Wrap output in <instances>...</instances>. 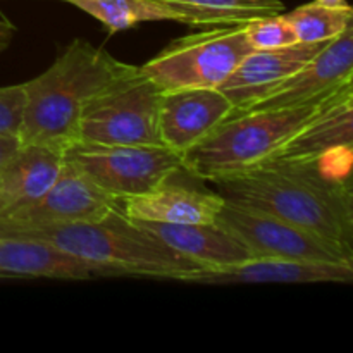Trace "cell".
<instances>
[{"label":"cell","instance_id":"1","mask_svg":"<svg viewBox=\"0 0 353 353\" xmlns=\"http://www.w3.org/2000/svg\"><path fill=\"white\" fill-rule=\"evenodd\" d=\"M212 183L226 202L271 214L352 247L350 181L330 178L316 164H262Z\"/></svg>","mask_w":353,"mask_h":353},{"label":"cell","instance_id":"2","mask_svg":"<svg viewBox=\"0 0 353 353\" xmlns=\"http://www.w3.org/2000/svg\"><path fill=\"white\" fill-rule=\"evenodd\" d=\"M128 68L103 48L74 38L37 78L24 83L26 109L17 138L62 155L78 143L90 100Z\"/></svg>","mask_w":353,"mask_h":353},{"label":"cell","instance_id":"3","mask_svg":"<svg viewBox=\"0 0 353 353\" xmlns=\"http://www.w3.org/2000/svg\"><path fill=\"white\" fill-rule=\"evenodd\" d=\"M14 236L41 240L85 261L112 269L117 276L183 281L203 269L134 224L123 210L93 223H76Z\"/></svg>","mask_w":353,"mask_h":353},{"label":"cell","instance_id":"4","mask_svg":"<svg viewBox=\"0 0 353 353\" xmlns=\"http://www.w3.org/2000/svg\"><path fill=\"white\" fill-rule=\"evenodd\" d=\"M331 93L300 105L231 114L209 137L181 155L183 171L212 183L264 164Z\"/></svg>","mask_w":353,"mask_h":353},{"label":"cell","instance_id":"5","mask_svg":"<svg viewBox=\"0 0 353 353\" xmlns=\"http://www.w3.org/2000/svg\"><path fill=\"white\" fill-rule=\"evenodd\" d=\"M162 93L140 65L128 64L90 100L79 123L78 143L162 145L159 130Z\"/></svg>","mask_w":353,"mask_h":353},{"label":"cell","instance_id":"6","mask_svg":"<svg viewBox=\"0 0 353 353\" xmlns=\"http://www.w3.org/2000/svg\"><path fill=\"white\" fill-rule=\"evenodd\" d=\"M250 52L243 23L224 24L171 41L140 69L162 92L219 88Z\"/></svg>","mask_w":353,"mask_h":353},{"label":"cell","instance_id":"7","mask_svg":"<svg viewBox=\"0 0 353 353\" xmlns=\"http://www.w3.org/2000/svg\"><path fill=\"white\" fill-rule=\"evenodd\" d=\"M64 159L116 199L141 195L183 171L181 155L164 145H88L69 148Z\"/></svg>","mask_w":353,"mask_h":353},{"label":"cell","instance_id":"8","mask_svg":"<svg viewBox=\"0 0 353 353\" xmlns=\"http://www.w3.org/2000/svg\"><path fill=\"white\" fill-rule=\"evenodd\" d=\"M119 209V199L100 188L78 165L64 159L55 181L37 202L0 219V236L93 223Z\"/></svg>","mask_w":353,"mask_h":353},{"label":"cell","instance_id":"9","mask_svg":"<svg viewBox=\"0 0 353 353\" xmlns=\"http://www.w3.org/2000/svg\"><path fill=\"white\" fill-rule=\"evenodd\" d=\"M216 223L243 241L255 257L353 264V248L292 223L224 200Z\"/></svg>","mask_w":353,"mask_h":353},{"label":"cell","instance_id":"10","mask_svg":"<svg viewBox=\"0 0 353 353\" xmlns=\"http://www.w3.org/2000/svg\"><path fill=\"white\" fill-rule=\"evenodd\" d=\"M353 72V24L330 41L316 57L292 76L269 90L264 97L241 112L293 107L321 99L338 86L352 81ZM238 112V114H241Z\"/></svg>","mask_w":353,"mask_h":353},{"label":"cell","instance_id":"11","mask_svg":"<svg viewBox=\"0 0 353 353\" xmlns=\"http://www.w3.org/2000/svg\"><path fill=\"white\" fill-rule=\"evenodd\" d=\"M234 112L219 88H183L162 93L159 130L164 147L183 155Z\"/></svg>","mask_w":353,"mask_h":353},{"label":"cell","instance_id":"12","mask_svg":"<svg viewBox=\"0 0 353 353\" xmlns=\"http://www.w3.org/2000/svg\"><path fill=\"white\" fill-rule=\"evenodd\" d=\"M352 145L353 90L348 81L326 97L317 112L264 164H316L326 154Z\"/></svg>","mask_w":353,"mask_h":353},{"label":"cell","instance_id":"13","mask_svg":"<svg viewBox=\"0 0 353 353\" xmlns=\"http://www.w3.org/2000/svg\"><path fill=\"white\" fill-rule=\"evenodd\" d=\"M185 283L196 285H259V283H283V285H307V283H352L353 264L334 262L295 261L279 257H254L247 262L226 268L200 269Z\"/></svg>","mask_w":353,"mask_h":353},{"label":"cell","instance_id":"14","mask_svg":"<svg viewBox=\"0 0 353 353\" xmlns=\"http://www.w3.org/2000/svg\"><path fill=\"white\" fill-rule=\"evenodd\" d=\"M330 41H319V43L296 41L281 48L252 50L250 54L245 55L243 61L219 86L221 92L233 103V114L247 109L250 103L264 97L269 90L285 81L310 59L316 57Z\"/></svg>","mask_w":353,"mask_h":353},{"label":"cell","instance_id":"15","mask_svg":"<svg viewBox=\"0 0 353 353\" xmlns=\"http://www.w3.org/2000/svg\"><path fill=\"white\" fill-rule=\"evenodd\" d=\"M117 276L116 271L85 261L55 245L23 236H0V278H48L88 281Z\"/></svg>","mask_w":353,"mask_h":353},{"label":"cell","instance_id":"16","mask_svg":"<svg viewBox=\"0 0 353 353\" xmlns=\"http://www.w3.org/2000/svg\"><path fill=\"white\" fill-rule=\"evenodd\" d=\"M134 221V219H131ZM138 228L203 269L226 268L254 259V252L217 223L168 224L134 221Z\"/></svg>","mask_w":353,"mask_h":353},{"label":"cell","instance_id":"17","mask_svg":"<svg viewBox=\"0 0 353 353\" xmlns=\"http://www.w3.org/2000/svg\"><path fill=\"white\" fill-rule=\"evenodd\" d=\"M223 205L217 192L172 185L171 178L150 192L121 200V210L130 219L168 224L216 223Z\"/></svg>","mask_w":353,"mask_h":353},{"label":"cell","instance_id":"18","mask_svg":"<svg viewBox=\"0 0 353 353\" xmlns=\"http://www.w3.org/2000/svg\"><path fill=\"white\" fill-rule=\"evenodd\" d=\"M64 155L38 145H19L0 165V219L37 202L52 186Z\"/></svg>","mask_w":353,"mask_h":353},{"label":"cell","instance_id":"19","mask_svg":"<svg viewBox=\"0 0 353 353\" xmlns=\"http://www.w3.org/2000/svg\"><path fill=\"white\" fill-rule=\"evenodd\" d=\"M78 7L102 23L110 34L130 30L141 23L172 21L188 26H210L196 10L172 0H61Z\"/></svg>","mask_w":353,"mask_h":353},{"label":"cell","instance_id":"20","mask_svg":"<svg viewBox=\"0 0 353 353\" xmlns=\"http://www.w3.org/2000/svg\"><path fill=\"white\" fill-rule=\"evenodd\" d=\"M283 16L295 33L296 41L302 43L330 41L353 24V9L348 3L341 7H326L310 2Z\"/></svg>","mask_w":353,"mask_h":353},{"label":"cell","instance_id":"21","mask_svg":"<svg viewBox=\"0 0 353 353\" xmlns=\"http://www.w3.org/2000/svg\"><path fill=\"white\" fill-rule=\"evenodd\" d=\"M202 14L210 26L240 24L255 16L279 14L285 10L281 0H172Z\"/></svg>","mask_w":353,"mask_h":353},{"label":"cell","instance_id":"22","mask_svg":"<svg viewBox=\"0 0 353 353\" xmlns=\"http://www.w3.org/2000/svg\"><path fill=\"white\" fill-rule=\"evenodd\" d=\"M245 37L252 50H269L296 43V37L283 12L250 17L243 23Z\"/></svg>","mask_w":353,"mask_h":353},{"label":"cell","instance_id":"23","mask_svg":"<svg viewBox=\"0 0 353 353\" xmlns=\"http://www.w3.org/2000/svg\"><path fill=\"white\" fill-rule=\"evenodd\" d=\"M26 109L24 83L0 88V134L17 137Z\"/></svg>","mask_w":353,"mask_h":353},{"label":"cell","instance_id":"24","mask_svg":"<svg viewBox=\"0 0 353 353\" xmlns=\"http://www.w3.org/2000/svg\"><path fill=\"white\" fill-rule=\"evenodd\" d=\"M16 31H17L16 24H14L12 21H10L9 17L0 10V54L10 47L14 37H16Z\"/></svg>","mask_w":353,"mask_h":353},{"label":"cell","instance_id":"25","mask_svg":"<svg viewBox=\"0 0 353 353\" xmlns=\"http://www.w3.org/2000/svg\"><path fill=\"white\" fill-rule=\"evenodd\" d=\"M314 2L321 3V6H326V7H341V6H347V0H314Z\"/></svg>","mask_w":353,"mask_h":353}]
</instances>
